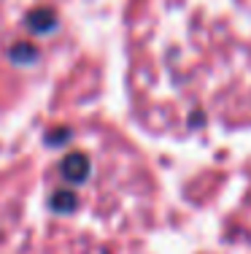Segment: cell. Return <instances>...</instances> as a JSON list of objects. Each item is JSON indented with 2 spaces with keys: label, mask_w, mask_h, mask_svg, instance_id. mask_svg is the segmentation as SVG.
Listing matches in <instances>:
<instances>
[{
  "label": "cell",
  "mask_w": 251,
  "mask_h": 254,
  "mask_svg": "<svg viewBox=\"0 0 251 254\" xmlns=\"http://www.w3.org/2000/svg\"><path fill=\"white\" fill-rule=\"evenodd\" d=\"M65 168H68V176H76V179H84L87 176V157H81V154H73V157H68L65 160Z\"/></svg>",
  "instance_id": "1"
}]
</instances>
